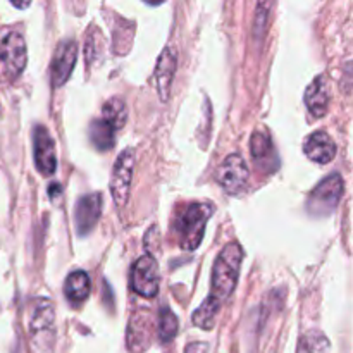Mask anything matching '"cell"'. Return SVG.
Here are the masks:
<instances>
[{"label": "cell", "instance_id": "12", "mask_svg": "<svg viewBox=\"0 0 353 353\" xmlns=\"http://www.w3.org/2000/svg\"><path fill=\"white\" fill-rule=\"evenodd\" d=\"M54 324H55V314L54 305L50 300L47 299H37L31 303V317H30V330L37 340L41 336H48L54 333Z\"/></svg>", "mask_w": 353, "mask_h": 353}, {"label": "cell", "instance_id": "19", "mask_svg": "<svg viewBox=\"0 0 353 353\" xmlns=\"http://www.w3.org/2000/svg\"><path fill=\"white\" fill-rule=\"evenodd\" d=\"M330 352V341L321 333H307L302 336L299 345V353H327Z\"/></svg>", "mask_w": 353, "mask_h": 353}, {"label": "cell", "instance_id": "22", "mask_svg": "<svg viewBox=\"0 0 353 353\" xmlns=\"http://www.w3.org/2000/svg\"><path fill=\"white\" fill-rule=\"evenodd\" d=\"M14 6L19 7V9H21V7H28V6H30V2H26V3H14Z\"/></svg>", "mask_w": 353, "mask_h": 353}, {"label": "cell", "instance_id": "14", "mask_svg": "<svg viewBox=\"0 0 353 353\" xmlns=\"http://www.w3.org/2000/svg\"><path fill=\"white\" fill-rule=\"evenodd\" d=\"M303 152L310 161L317 162V164H327L336 157V145L331 140L330 134H326L324 131H316L305 140Z\"/></svg>", "mask_w": 353, "mask_h": 353}, {"label": "cell", "instance_id": "16", "mask_svg": "<svg viewBox=\"0 0 353 353\" xmlns=\"http://www.w3.org/2000/svg\"><path fill=\"white\" fill-rule=\"evenodd\" d=\"M90 290H92V283H90V276L85 271H74L68 276L64 285L65 299L72 305H81L86 299L90 296Z\"/></svg>", "mask_w": 353, "mask_h": 353}, {"label": "cell", "instance_id": "1", "mask_svg": "<svg viewBox=\"0 0 353 353\" xmlns=\"http://www.w3.org/2000/svg\"><path fill=\"white\" fill-rule=\"evenodd\" d=\"M241 261H243V250L236 241L226 245L221 250L212 269V281H210V293L205 299L207 302L221 309V305L230 299L233 290L236 288Z\"/></svg>", "mask_w": 353, "mask_h": 353}, {"label": "cell", "instance_id": "7", "mask_svg": "<svg viewBox=\"0 0 353 353\" xmlns=\"http://www.w3.org/2000/svg\"><path fill=\"white\" fill-rule=\"evenodd\" d=\"M131 288L143 299H154L159 292V265L152 255H143L131 269Z\"/></svg>", "mask_w": 353, "mask_h": 353}, {"label": "cell", "instance_id": "5", "mask_svg": "<svg viewBox=\"0 0 353 353\" xmlns=\"http://www.w3.org/2000/svg\"><path fill=\"white\" fill-rule=\"evenodd\" d=\"M216 179L223 186L224 192L230 195H238V193L245 192L248 186V179H250L247 162L240 154L228 155L217 169Z\"/></svg>", "mask_w": 353, "mask_h": 353}, {"label": "cell", "instance_id": "4", "mask_svg": "<svg viewBox=\"0 0 353 353\" xmlns=\"http://www.w3.org/2000/svg\"><path fill=\"white\" fill-rule=\"evenodd\" d=\"M26 41L19 31H10L0 41V65L9 79H16L26 68Z\"/></svg>", "mask_w": 353, "mask_h": 353}, {"label": "cell", "instance_id": "20", "mask_svg": "<svg viewBox=\"0 0 353 353\" xmlns=\"http://www.w3.org/2000/svg\"><path fill=\"white\" fill-rule=\"evenodd\" d=\"M159 317H161V321H159V336H161L164 343H169L178 334V317L168 307L161 310V316Z\"/></svg>", "mask_w": 353, "mask_h": 353}, {"label": "cell", "instance_id": "15", "mask_svg": "<svg viewBox=\"0 0 353 353\" xmlns=\"http://www.w3.org/2000/svg\"><path fill=\"white\" fill-rule=\"evenodd\" d=\"M250 150L254 161L257 162L262 169H269V171H271V165L272 169L278 168V155H276L274 147H272V141L268 133H264V131H255V133L252 134Z\"/></svg>", "mask_w": 353, "mask_h": 353}, {"label": "cell", "instance_id": "8", "mask_svg": "<svg viewBox=\"0 0 353 353\" xmlns=\"http://www.w3.org/2000/svg\"><path fill=\"white\" fill-rule=\"evenodd\" d=\"M78 59V43L74 40H64L57 45L50 64V81L55 88L64 85L71 76Z\"/></svg>", "mask_w": 353, "mask_h": 353}, {"label": "cell", "instance_id": "6", "mask_svg": "<svg viewBox=\"0 0 353 353\" xmlns=\"http://www.w3.org/2000/svg\"><path fill=\"white\" fill-rule=\"evenodd\" d=\"M134 171V150L126 148L123 154L117 157L116 164L110 174V193H112L114 203L117 207H124L130 199L131 181H133Z\"/></svg>", "mask_w": 353, "mask_h": 353}, {"label": "cell", "instance_id": "10", "mask_svg": "<svg viewBox=\"0 0 353 353\" xmlns=\"http://www.w3.org/2000/svg\"><path fill=\"white\" fill-rule=\"evenodd\" d=\"M100 214H102V195L100 193L83 195L76 202V230L81 236L88 234L95 228L97 221L100 219Z\"/></svg>", "mask_w": 353, "mask_h": 353}, {"label": "cell", "instance_id": "18", "mask_svg": "<svg viewBox=\"0 0 353 353\" xmlns=\"http://www.w3.org/2000/svg\"><path fill=\"white\" fill-rule=\"evenodd\" d=\"M102 119L107 121L116 131L121 130L126 124L128 119V107L124 103V100L119 99V97H114L109 102H105Z\"/></svg>", "mask_w": 353, "mask_h": 353}, {"label": "cell", "instance_id": "21", "mask_svg": "<svg viewBox=\"0 0 353 353\" xmlns=\"http://www.w3.org/2000/svg\"><path fill=\"white\" fill-rule=\"evenodd\" d=\"M186 353H207L205 343H193L186 348Z\"/></svg>", "mask_w": 353, "mask_h": 353}, {"label": "cell", "instance_id": "11", "mask_svg": "<svg viewBox=\"0 0 353 353\" xmlns=\"http://www.w3.org/2000/svg\"><path fill=\"white\" fill-rule=\"evenodd\" d=\"M176 65H178V55L172 47H165L159 57L155 65V86L162 102H168L171 95L172 79L176 74Z\"/></svg>", "mask_w": 353, "mask_h": 353}, {"label": "cell", "instance_id": "9", "mask_svg": "<svg viewBox=\"0 0 353 353\" xmlns=\"http://www.w3.org/2000/svg\"><path fill=\"white\" fill-rule=\"evenodd\" d=\"M34 137V164L43 176H52L57 169V154H55L54 138L50 137L47 128L37 126L33 131Z\"/></svg>", "mask_w": 353, "mask_h": 353}, {"label": "cell", "instance_id": "3", "mask_svg": "<svg viewBox=\"0 0 353 353\" xmlns=\"http://www.w3.org/2000/svg\"><path fill=\"white\" fill-rule=\"evenodd\" d=\"M343 178H341L340 174H336V172L330 174L312 190V193H310L309 200H307L309 212L312 214V216L319 217L331 214L336 209L338 203H340L341 196H343Z\"/></svg>", "mask_w": 353, "mask_h": 353}, {"label": "cell", "instance_id": "17", "mask_svg": "<svg viewBox=\"0 0 353 353\" xmlns=\"http://www.w3.org/2000/svg\"><path fill=\"white\" fill-rule=\"evenodd\" d=\"M90 138H92V143L97 150L107 152L114 147L116 130L107 121L95 119L92 123V126H90Z\"/></svg>", "mask_w": 353, "mask_h": 353}, {"label": "cell", "instance_id": "2", "mask_svg": "<svg viewBox=\"0 0 353 353\" xmlns=\"http://www.w3.org/2000/svg\"><path fill=\"white\" fill-rule=\"evenodd\" d=\"M214 209L209 203H190L176 217L174 230L183 250H195L202 243L203 233Z\"/></svg>", "mask_w": 353, "mask_h": 353}, {"label": "cell", "instance_id": "13", "mask_svg": "<svg viewBox=\"0 0 353 353\" xmlns=\"http://www.w3.org/2000/svg\"><path fill=\"white\" fill-rule=\"evenodd\" d=\"M305 105L314 117L326 116L330 105V81L326 74H321L307 86Z\"/></svg>", "mask_w": 353, "mask_h": 353}]
</instances>
